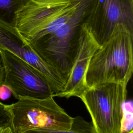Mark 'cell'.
<instances>
[{"instance_id": "obj_16", "label": "cell", "mask_w": 133, "mask_h": 133, "mask_svg": "<svg viewBox=\"0 0 133 133\" xmlns=\"http://www.w3.org/2000/svg\"><path fill=\"white\" fill-rule=\"evenodd\" d=\"M0 133H15L11 127L0 128Z\"/></svg>"}, {"instance_id": "obj_2", "label": "cell", "mask_w": 133, "mask_h": 133, "mask_svg": "<svg viewBox=\"0 0 133 133\" xmlns=\"http://www.w3.org/2000/svg\"><path fill=\"white\" fill-rule=\"evenodd\" d=\"M92 0H81L71 17L51 33L31 43L42 60L65 82L75 60L81 28L85 22Z\"/></svg>"}, {"instance_id": "obj_10", "label": "cell", "mask_w": 133, "mask_h": 133, "mask_svg": "<svg viewBox=\"0 0 133 133\" xmlns=\"http://www.w3.org/2000/svg\"><path fill=\"white\" fill-rule=\"evenodd\" d=\"M25 133H97L92 123L87 122L82 117H73L71 127L68 130H57L46 129H37Z\"/></svg>"}, {"instance_id": "obj_15", "label": "cell", "mask_w": 133, "mask_h": 133, "mask_svg": "<svg viewBox=\"0 0 133 133\" xmlns=\"http://www.w3.org/2000/svg\"><path fill=\"white\" fill-rule=\"evenodd\" d=\"M5 78V69L0 54V85L4 83Z\"/></svg>"}, {"instance_id": "obj_6", "label": "cell", "mask_w": 133, "mask_h": 133, "mask_svg": "<svg viewBox=\"0 0 133 133\" xmlns=\"http://www.w3.org/2000/svg\"><path fill=\"white\" fill-rule=\"evenodd\" d=\"M0 54L5 69L4 83L16 99H42L53 96L48 81L39 71L7 50H0Z\"/></svg>"}, {"instance_id": "obj_12", "label": "cell", "mask_w": 133, "mask_h": 133, "mask_svg": "<svg viewBox=\"0 0 133 133\" xmlns=\"http://www.w3.org/2000/svg\"><path fill=\"white\" fill-rule=\"evenodd\" d=\"M131 132H133V104L131 100H126L123 106L121 133Z\"/></svg>"}, {"instance_id": "obj_9", "label": "cell", "mask_w": 133, "mask_h": 133, "mask_svg": "<svg viewBox=\"0 0 133 133\" xmlns=\"http://www.w3.org/2000/svg\"><path fill=\"white\" fill-rule=\"evenodd\" d=\"M101 47L89 26L84 23L81 28L77 54L63 90L53 95V97L69 98L79 97L87 88L86 74L90 60Z\"/></svg>"}, {"instance_id": "obj_5", "label": "cell", "mask_w": 133, "mask_h": 133, "mask_svg": "<svg viewBox=\"0 0 133 133\" xmlns=\"http://www.w3.org/2000/svg\"><path fill=\"white\" fill-rule=\"evenodd\" d=\"M126 86L109 82L87 87L79 96L97 133H121Z\"/></svg>"}, {"instance_id": "obj_8", "label": "cell", "mask_w": 133, "mask_h": 133, "mask_svg": "<svg viewBox=\"0 0 133 133\" xmlns=\"http://www.w3.org/2000/svg\"><path fill=\"white\" fill-rule=\"evenodd\" d=\"M0 50L13 54L39 71L48 81L54 94L64 88V79L42 60L16 27L2 21H0Z\"/></svg>"}, {"instance_id": "obj_13", "label": "cell", "mask_w": 133, "mask_h": 133, "mask_svg": "<svg viewBox=\"0 0 133 133\" xmlns=\"http://www.w3.org/2000/svg\"><path fill=\"white\" fill-rule=\"evenodd\" d=\"M7 127H11L10 115L7 105L0 101V128Z\"/></svg>"}, {"instance_id": "obj_14", "label": "cell", "mask_w": 133, "mask_h": 133, "mask_svg": "<svg viewBox=\"0 0 133 133\" xmlns=\"http://www.w3.org/2000/svg\"><path fill=\"white\" fill-rule=\"evenodd\" d=\"M12 93L8 86L4 83L0 85V99L5 100L11 96Z\"/></svg>"}, {"instance_id": "obj_4", "label": "cell", "mask_w": 133, "mask_h": 133, "mask_svg": "<svg viewBox=\"0 0 133 133\" xmlns=\"http://www.w3.org/2000/svg\"><path fill=\"white\" fill-rule=\"evenodd\" d=\"M18 100L7 105L15 133H25L37 129L63 130L71 128L73 117L56 103L53 96Z\"/></svg>"}, {"instance_id": "obj_11", "label": "cell", "mask_w": 133, "mask_h": 133, "mask_svg": "<svg viewBox=\"0 0 133 133\" xmlns=\"http://www.w3.org/2000/svg\"><path fill=\"white\" fill-rule=\"evenodd\" d=\"M26 0H0V21L15 26L16 13Z\"/></svg>"}, {"instance_id": "obj_3", "label": "cell", "mask_w": 133, "mask_h": 133, "mask_svg": "<svg viewBox=\"0 0 133 133\" xmlns=\"http://www.w3.org/2000/svg\"><path fill=\"white\" fill-rule=\"evenodd\" d=\"M81 0H26L15 26L29 43L51 33L73 15Z\"/></svg>"}, {"instance_id": "obj_7", "label": "cell", "mask_w": 133, "mask_h": 133, "mask_svg": "<svg viewBox=\"0 0 133 133\" xmlns=\"http://www.w3.org/2000/svg\"><path fill=\"white\" fill-rule=\"evenodd\" d=\"M85 23L100 45L117 24L133 30V0H92Z\"/></svg>"}, {"instance_id": "obj_1", "label": "cell", "mask_w": 133, "mask_h": 133, "mask_svg": "<svg viewBox=\"0 0 133 133\" xmlns=\"http://www.w3.org/2000/svg\"><path fill=\"white\" fill-rule=\"evenodd\" d=\"M133 30L115 25L108 39L92 57L86 74L87 87L109 82L127 86L133 72Z\"/></svg>"}, {"instance_id": "obj_17", "label": "cell", "mask_w": 133, "mask_h": 133, "mask_svg": "<svg viewBox=\"0 0 133 133\" xmlns=\"http://www.w3.org/2000/svg\"><path fill=\"white\" fill-rule=\"evenodd\" d=\"M129 133H133V132H129Z\"/></svg>"}]
</instances>
